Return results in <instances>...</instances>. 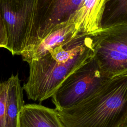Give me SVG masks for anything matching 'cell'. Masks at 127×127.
<instances>
[{
    "instance_id": "cell-1",
    "label": "cell",
    "mask_w": 127,
    "mask_h": 127,
    "mask_svg": "<svg viewBox=\"0 0 127 127\" xmlns=\"http://www.w3.org/2000/svg\"><path fill=\"white\" fill-rule=\"evenodd\" d=\"M56 110L66 127H127V73L112 77L78 103Z\"/></svg>"
},
{
    "instance_id": "cell-2",
    "label": "cell",
    "mask_w": 127,
    "mask_h": 127,
    "mask_svg": "<svg viewBox=\"0 0 127 127\" xmlns=\"http://www.w3.org/2000/svg\"><path fill=\"white\" fill-rule=\"evenodd\" d=\"M94 57L93 42L85 51L66 63L55 61L49 53L44 57L33 60L28 64L29 74L23 84L29 99L42 102L52 97L63 81L71 73Z\"/></svg>"
},
{
    "instance_id": "cell-3",
    "label": "cell",
    "mask_w": 127,
    "mask_h": 127,
    "mask_svg": "<svg viewBox=\"0 0 127 127\" xmlns=\"http://www.w3.org/2000/svg\"><path fill=\"white\" fill-rule=\"evenodd\" d=\"M37 0H0V12L6 36L5 48L20 55L37 42Z\"/></svg>"
},
{
    "instance_id": "cell-4",
    "label": "cell",
    "mask_w": 127,
    "mask_h": 127,
    "mask_svg": "<svg viewBox=\"0 0 127 127\" xmlns=\"http://www.w3.org/2000/svg\"><path fill=\"white\" fill-rule=\"evenodd\" d=\"M90 34L94 59L101 72L110 78L127 73V23L102 27Z\"/></svg>"
},
{
    "instance_id": "cell-5",
    "label": "cell",
    "mask_w": 127,
    "mask_h": 127,
    "mask_svg": "<svg viewBox=\"0 0 127 127\" xmlns=\"http://www.w3.org/2000/svg\"><path fill=\"white\" fill-rule=\"evenodd\" d=\"M110 78L101 72L93 57L63 81L52 96V102L58 110L72 106L91 95Z\"/></svg>"
},
{
    "instance_id": "cell-6",
    "label": "cell",
    "mask_w": 127,
    "mask_h": 127,
    "mask_svg": "<svg viewBox=\"0 0 127 127\" xmlns=\"http://www.w3.org/2000/svg\"><path fill=\"white\" fill-rule=\"evenodd\" d=\"M82 0H37L36 44L59 25L73 20Z\"/></svg>"
},
{
    "instance_id": "cell-7",
    "label": "cell",
    "mask_w": 127,
    "mask_h": 127,
    "mask_svg": "<svg viewBox=\"0 0 127 127\" xmlns=\"http://www.w3.org/2000/svg\"><path fill=\"white\" fill-rule=\"evenodd\" d=\"M78 34L76 33L75 24L72 19L59 25L20 56L23 61L28 63L31 60H38L46 55L49 50L69 42Z\"/></svg>"
},
{
    "instance_id": "cell-8",
    "label": "cell",
    "mask_w": 127,
    "mask_h": 127,
    "mask_svg": "<svg viewBox=\"0 0 127 127\" xmlns=\"http://www.w3.org/2000/svg\"><path fill=\"white\" fill-rule=\"evenodd\" d=\"M18 127H66L56 109L40 104L24 105L19 114Z\"/></svg>"
},
{
    "instance_id": "cell-9",
    "label": "cell",
    "mask_w": 127,
    "mask_h": 127,
    "mask_svg": "<svg viewBox=\"0 0 127 127\" xmlns=\"http://www.w3.org/2000/svg\"><path fill=\"white\" fill-rule=\"evenodd\" d=\"M107 0H83L73 20L76 33L90 34L101 29V20Z\"/></svg>"
},
{
    "instance_id": "cell-10",
    "label": "cell",
    "mask_w": 127,
    "mask_h": 127,
    "mask_svg": "<svg viewBox=\"0 0 127 127\" xmlns=\"http://www.w3.org/2000/svg\"><path fill=\"white\" fill-rule=\"evenodd\" d=\"M6 82L5 127H18L19 114L24 105L22 87L18 74L12 75Z\"/></svg>"
},
{
    "instance_id": "cell-11",
    "label": "cell",
    "mask_w": 127,
    "mask_h": 127,
    "mask_svg": "<svg viewBox=\"0 0 127 127\" xmlns=\"http://www.w3.org/2000/svg\"><path fill=\"white\" fill-rule=\"evenodd\" d=\"M127 23V0H107L101 20V28Z\"/></svg>"
},
{
    "instance_id": "cell-12",
    "label": "cell",
    "mask_w": 127,
    "mask_h": 127,
    "mask_svg": "<svg viewBox=\"0 0 127 127\" xmlns=\"http://www.w3.org/2000/svg\"><path fill=\"white\" fill-rule=\"evenodd\" d=\"M6 80L0 83V127H5L6 111Z\"/></svg>"
},
{
    "instance_id": "cell-13",
    "label": "cell",
    "mask_w": 127,
    "mask_h": 127,
    "mask_svg": "<svg viewBox=\"0 0 127 127\" xmlns=\"http://www.w3.org/2000/svg\"><path fill=\"white\" fill-rule=\"evenodd\" d=\"M6 45V36L4 23L0 12V48H5Z\"/></svg>"
},
{
    "instance_id": "cell-14",
    "label": "cell",
    "mask_w": 127,
    "mask_h": 127,
    "mask_svg": "<svg viewBox=\"0 0 127 127\" xmlns=\"http://www.w3.org/2000/svg\"></svg>"
}]
</instances>
